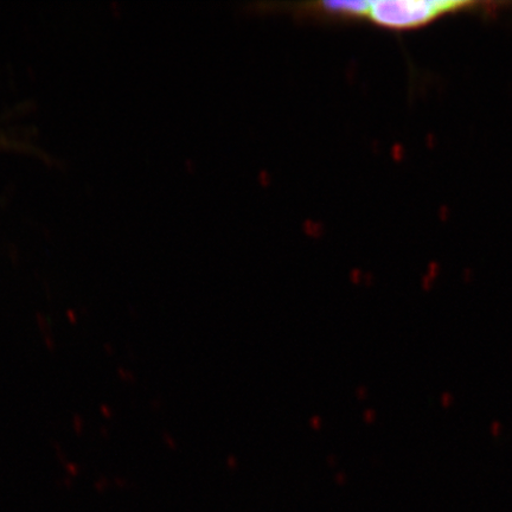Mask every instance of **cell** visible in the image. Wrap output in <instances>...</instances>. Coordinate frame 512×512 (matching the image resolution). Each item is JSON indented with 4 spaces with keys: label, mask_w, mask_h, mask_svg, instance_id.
I'll return each instance as SVG.
<instances>
[{
    "label": "cell",
    "mask_w": 512,
    "mask_h": 512,
    "mask_svg": "<svg viewBox=\"0 0 512 512\" xmlns=\"http://www.w3.org/2000/svg\"><path fill=\"white\" fill-rule=\"evenodd\" d=\"M480 3L450 0H377L368 2L366 19L381 28L407 30L424 27L452 12L475 9Z\"/></svg>",
    "instance_id": "obj_1"
},
{
    "label": "cell",
    "mask_w": 512,
    "mask_h": 512,
    "mask_svg": "<svg viewBox=\"0 0 512 512\" xmlns=\"http://www.w3.org/2000/svg\"><path fill=\"white\" fill-rule=\"evenodd\" d=\"M280 10L312 23L343 24L366 19L368 2L362 0H319V2L279 3Z\"/></svg>",
    "instance_id": "obj_2"
},
{
    "label": "cell",
    "mask_w": 512,
    "mask_h": 512,
    "mask_svg": "<svg viewBox=\"0 0 512 512\" xmlns=\"http://www.w3.org/2000/svg\"><path fill=\"white\" fill-rule=\"evenodd\" d=\"M2 144H3V143H2V140H0V146H2Z\"/></svg>",
    "instance_id": "obj_3"
}]
</instances>
